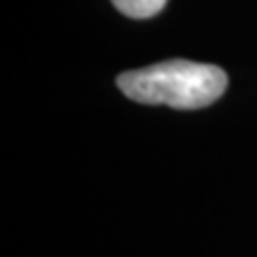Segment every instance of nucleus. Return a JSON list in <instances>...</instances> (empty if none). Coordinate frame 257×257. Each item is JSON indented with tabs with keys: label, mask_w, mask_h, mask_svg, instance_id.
Instances as JSON below:
<instances>
[{
	"label": "nucleus",
	"mask_w": 257,
	"mask_h": 257,
	"mask_svg": "<svg viewBox=\"0 0 257 257\" xmlns=\"http://www.w3.org/2000/svg\"><path fill=\"white\" fill-rule=\"evenodd\" d=\"M118 88L131 101L174 109H202L212 105L227 88V75L214 64L193 60H163L146 69L124 71Z\"/></svg>",
	"instance_id": "nucleus-1"
},
{
	"label": "nucleus",
	"mask_w": 257,
	"mask_h": 257,
	"mask_svg": "<svg viewBox=\"0 0 257 257\" xmlns=\"http://www.w3.org/2000/svg\"><path fill=\"white\" fill-rule=\"evenodd\" d=\"M167 0H111L120 13L133 20H148L165 7Z\"/></svg>",
	"instance_id": "nucleus-2"
}]
</instances>
